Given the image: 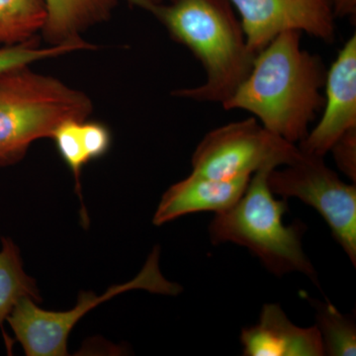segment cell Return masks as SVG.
Segmentation results:
<instances>
[{"mask_svg":"<svg viewBox=\"0 0 356 356\" xmlns=\"http://www.w3.org/2000/svg\"><path fill=\"white\" fill-rule=\"evenodd\" d=\"M81 122L83 121L64 122L56 129L51 139L55 142L58 154L62 156L63 161H65V165L74 175V180H76V191L79 194L81 205H83L81 218H83V221L88 224V218L83 202L81 179L84 165H88L89 161L86 152H84L81 132H79V126H81Z\"/></svg>","mask_w":356,"mask_h":356,"instance_id":"obj_17","label":"cell"},{"mask_svg":"<svg viewBox=\"0 0 356 356\" xmlns=\"http://www.w3.org/2000/svg\"><path fill=\"white\" fill-rule=\"evenodd\" d=\"M303 154V153H302ZM267 184L273 194L298 198L320 213L332 235L356 264V187L346 184L324 158L303 154L291 165L274 168Z\"/></svg>","mask_w":356,"mask_h":356,"instance_id":"obj_7","label":"cell"},{"mask_svg":"<svg viewBox=\"0 0 356 356\" xmlns=\"http://www.w3.org/2000/svg\"><path fill=\"white\" fill-rule=\"evenodd\" d=\"M302 154L298 146L250 117L208 133L192 156V172L216 179L252 177L264 168L291 165Z\"/></svg>","mask_w":356,"mask_h":356,"instance_id":"obj_6","label":"cell"},{"mask_svg":"<svg viewBox=\"0 0 356 356\" xmlns=\"http://www.w3.org/2000/svg\"><path fill=\"white\" fill-rule=\"evenodd\" d=\"M93 48V44L84 40L41 47L36 40L32 39L13 46L0 47V74L9 70L28 67L39 60L67 55L72 51L91 50Z\"/></svg>","mask_w":356,"mask_h":356,"instance_id":"obj_16","label":"cell"},{"mask_svg":"<svg viewBox=\"0 0 356 356\" xmlns=\"http://www.w3.org/2000/svg\"><path fill=\"white\" fill-rule=\"evenodd\" d=\"M92 102L83 91L28 67L0 74V168L17 163L40 139L70 120L83 121Z\"/></svg>","mask_w":356,"mask_h":356,"instance_id":"obj_4","label":"cell"},{"mask_svg":"<svg viewBox=\"0 0 356 356\" xmlns=\"http://www.w3.org/2000/svg\"><path fill=\"white\" fill-rule=\"evenodd\" d=\"M245 356H323L324 344L317 325L293 324L278 304H264L257 324L241 332Z\"/></svg>","mask_w":356,"mask_h":356,"instance_id":"obj_10","label":"cell"},{"mask_svg":"<svg viewBox=\"0 0 356 356\" xmlns=\"http://www.w3.org/2000/svg\"><path fill=\"white\" fill-rule=\"evenodd\" d=\"M316 311L317 327L322 337L325 355H356V327L350 315H344L330 302L310 300Z\"/></svg>","mask_w":356,"mask_h":356,"instance_id":"obj_15","label":"cell"},{"mask_svg":"<svg viewBox=\"0 0 356 356\" xmlns=\"http://www.w3.org/2000/svg\"><path fill=\"white\" fill-rule=\"evenodd\" d=\"M127 1L151 13L202 65L205 81L195 88L177 89L175 97L222 105L247 79L257 55L248 48L229 0Z\"/></svg>","mask_w":356,"mask_h":356,"instance_id":"obj_2","label":"cell"},{"mask_svg":"<svg viewBox=\"0 0 356 356\" xmlns=\"http://www.w3.org/2000/svg\"><path fill=\"white\" fill-rule=\"evenodd\" d=\"M46 19L44 0H0V47L34 39Z\"/></svg>","mask_w":356,"mask_h":356,"instance_id":"obj_14","label":"cell"},{"mask_svg":"<svg viewBox=\"0 0 356 356\" xmlns=\"http://www.w3.org/2000/svg\"><path fill=\"white\" fill-rule=\"evenodd\" d=\"M156 1H161V0H156Z\"/></svg>","mask_w":356,"mask_h":356,"instance_id":"obj_21","label":"cell"},{"mask_svg":"<svg viewBox=\"0 0 356 356\" xmlns=\"http://www.w3.org/2000/svg\"><path fill=\"white\" fill-rule=\"evenodd\" d=\"M159 248H156L133 280L122 285H114L100 296L91 291H81L76 306L70 311H47L40 308L34 300L21 299L6 321L26 355H67V339L70 332L88 312L103 302L135 289L172 296L182 291L181 286L177 283L165 280L159 269Z\"/></svg>","mask_w":356,"mask_h":356,"instance_id":"obj_5","label":"cell"},{"mask_svg":"<svg viewBox=\"0 0 356 356\" xmlns=\"http://www.w3.org/2000/svg\"><path fill=\"white\" fill-rule=\"evenodd\" d=\"M23 298L41 303L36 281L23 269L20 250L10 238H2L0 250V325Z\"/></svg>","mask_w":356,"mask_h":356,"instance_id":"obj_13","label":"cell"},{"mask_svg":"<svg viewBox=\"0 0 356 356\" xmlns=\"http://www.w3.org/2000/svg\"><path fill=\"white\" fill-rule=\"evenodd\" d=\"M322 116L298 147L303 154L324 158L339 137L356 128V35L337 54L325 83Z\"/></svg>","mask_w":356,"mask_h":356,"instance_id":"obj_9","label":"cell"},{"mask_svg":"<svg viewBox=\"0 0 356 356\" xmlns=\"http://www.w3.org/2000/svg\"><path fill=\"white\" fill-rule=\"evenodd\" d=\"M79 132L89 161L102 158L108 153L111 147L112 136L104 124L86 119L81 122Z\"/></svg>","mask_w":356,"mask_h":356,"instance_id":"obj_18","label":"cell"},{"mask_svg":"<svg viewBox=\"0 0 356 356\" xmlns=\"http://www.w3.org/2000/svg\"><path fill=\"white\" fill-rule=\"evenodd\" d=\"M47 19L42 34L50 44L79 41L91 26L111 16L117 0H44Z\"/></svg>","mask_w":356,"mask_h":356,"instance_id":"obj_12","label":"cell"},{"mask_svg":"<svg viewBox=\"0 0 356 356\" xmlns=\"http://www.w3.org/2000/svg\"><path fill=\"white\" fill-rule=\"evenodd\" d=\"M302 33L278 35L255 56L252 70L225 110H243L291 144L302 142L324 107L327 67L304 50Z\"/></svg>","mask_w":356,"mask_h":356,"instance_id":"obj_1","label":"cell"},{"mask_svg":"<svg viewBox=\"0 0 356 356\" xmlns=\"http://www.w3.org/2000/svg\"><path fill=\"white\" fill-rule=\"evenodd\" d=\"M331 4L337 18H348L355 22L356 18V0H327Z\"/></svg>","mask_w":356,"mask_h":356,"instance_id":"obj_20","label":"cell"},{"mask_svg":"<svg viewBox=\"0 0 356 356\" xmlns=\"http://www.w3.org/2000/svg\"><path fill=\"white\" fill-rule=\"evenodd\" d=\"M252 177L216 179L191 172L165 192L154 213V225L163 226L193 213L224 212L242 197Z\"/></svg>","mask_w":356,"mask_h":356,"instance_id":"obj_11","label":"cell"},{"mask_svg":"<svg viewBox=\"0 0 356 356\" xmlns=\"http://www.w3.org/2000/svg\"><path fill=\"white\" fill-rule=\"evenodd\" d=\"M273 168H264L250 178L242 197L228 210L217 213L209 225L211 243H233L248 248L271 273L305 274L318 286L317 271L302 247L306 225L300 220L286 225V200L274 198L267 184Z\"/></svg>","mask_w":356,"mask_h":356,"instance_id":"obj_3","label":"cell"},{"mask_svg":"<svg viewBox=\"0 0 356 356\" xmlns=\"http://www.w3.org/2000/svg\"><path fill=\"white\" fill-rule=\"evenodd\" d=\"M330 152H332L339 170L355 184L356 128L350 129L339 137Z\"/></svg>","mask_w":356,"mask_h":356,"instance_id":"obj_19","label":"cell"},{"mask_svg":"<svg viewBox=\"0 0 356 356\" xmlns=\"http://www.w3.org/2000/svg\"><path fill=\"white\" fill-rule=\"evenodd\" d=\"M240 15L250 50L257 55L278 35L306 33L332 43L336 15L327 0H229Z\"/></svg>","mask_w":356,"mask_h":356,"instance_id":"obj_8","label":"cell"}]
</instances>
